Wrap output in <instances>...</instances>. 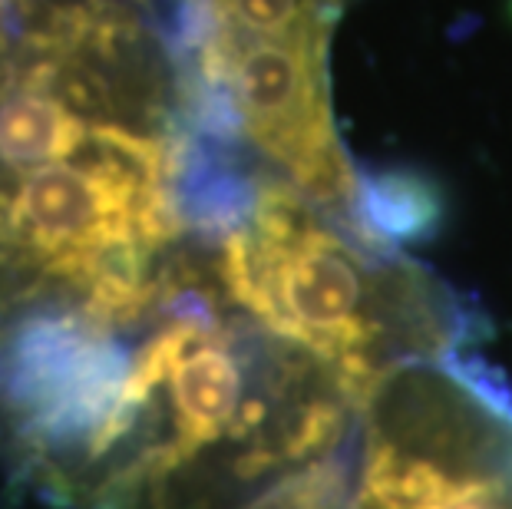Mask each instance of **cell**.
I'll return each mask as SVG.
<instances>
[{"label":"cell","mask_w":512,"mask_h":509,"mask_svg":"<svg viewBox=\"0 0 512 509\" xmlns=\"http://www.w3.org/2000/svg\"><path fill=\"white\" fill-rule=\"evenodd\" d=\"M212 272L228 305L328 364L364 410L394 374L456 357L479 334L437 272L278 176H265L248 222L215 248Z\"/></svg>","instance_id":"6da1fadb"},{"label":"cell","mask_w":512,"mask_h":509,"mask_svg":"<svg viewBox=\"0 0 512 509\" xmlns=\"http://www.w3.org/2000/svg\"><path fill=\"white\" fill-rule=\"evenodd\" d=\"M354 509H512V391L456 354L394 374L364 410Z\"/></svg>","instance_id":"7a4b0ae2"},{"label":"cell","mask_w":512,"mask_h":509,"mask_svg":"<svg viewBox=\"0 0 512 509\" xmlns=\"http://www.w3.org/2000/svg\"><path fill=\"white\" fill-rule=\"evenodd\" d=\"M123 331L73 298L20 321L0 361L10 424L73 500H86L110 457L133 367Z\"/></svg>","instance_id":"3957f363"},{"label":"cell","mask_w":512,"mask_h":509,"mask_svg":"<svg viewBox=\"0 0 512 509\" xmlns=\"http://www.w3.org/2000/svg\"><path fill=\"white\" fill-rule=\"evenodd\" d=\"M324 40H248L222 20L192 70L225 77L238 96L245 146L271 176L354 225L361 169L337 136Z\"/></svg>","instance_id":"277c9868"},{"label":"cell","mask_w":512,"mask_h":509,"mask_svg":"<svg viewBox=\"0 0 512 509\" xmlns=\"http://www.w3.org/2000/svg\"><path fill=\"white\" fill-rule=\"evenodd\" d=\"M90 126L47 90L14 86L0 103V162L17 172L67 162L86 143Z\"/></svg>","instance_id":"5b68a950"},{"label":"cell","mask_w":512,"mask_h":509,"mask_svg":"<svg viewBox=\"0 0 512 509\" xmlns=\"http://www.w3.org/2000/svg\"><path fill=\"white\" fill-rule=\"evenodd\" d=\"M443 219L440 192L413 169H361L354 199V229L380 245L400 248L430 238Z\"/></svg>","instance_id":"8992f818"}]
</instances>
